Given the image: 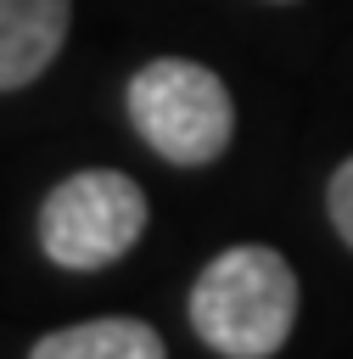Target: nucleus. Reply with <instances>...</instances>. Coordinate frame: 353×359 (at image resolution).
I'll list each match as a JSON object with an SVG mask.
<instances>
[{
	"instance_id": "1",
	"label": "nucleus",
	"mask_w": 353,
	"mask_h": 359,
	"mask_svg": "<svg viewBox=\"0 0 353 359\" xmlns=\"http://www.w3.org/2000/svg\"><path fill=\"white\" fill-rule=\"evenodd\" d=\"M297 325V275L263 247L241 241L202 264L191 286V331L224 359H269Z\"/></svg>"
},
{
	"instance_id": "2",
	"label": "nucleus",
	"mask_w": 353,
	"mask_h": 359,
	"mask_svg": "<svg viewBox=\"0 0 353 359\" xmlns=\"http://www.w3.org/2000/svg\"><path fill=\"white\" fill-rule=\"evenodd\" d=\"M123 107H129L134 135L179 168L219 163L235 135V101L224 90V79L185 56H157V62L134 67Z\"/></svg>"
},
{
	"instance_id": "3",
	"label": "nucleus",
	"mask_w": 353,
	"mask_h": 359,
	"mask_svg": "<svg viewBox=\"0 0 353 359\" xmlns=\"http://www.w3.org/2000/svg\"><path fill=\"white\" fill-rule=\"evenodd\" d=\"M146 230V191L123 168H78L39 202V247L62 269H106Z\"/></svg>"
},
{
	"instance_id": "4",
	"label": "nucleus",
	"mask_w": 353,
	"mask_h": 359,
	"mask_svg": "<svg viewBox=\"0 0 353 359\" xmlns=\"http://www.w3.org/2000/svg\"><path fill=\"white\" fill-rule=\"evenodd\" d=\"M73 0H0V90L34 84L67 45Z\"/></svg>"
},
{
	"instance_id": "5",
	"label": "nucleus",
	"mask_w": 353,
	"mask_h": 359,
	"mask_svg": "<svg viewBox=\"0 0 353 359\" xmlns=\"http://www.w3.org/2000/svg\"><path fill=\"white\" fill-rule=\"evenodd\" d=\"M28 353L34 359H162V337L146 320L106 314V320H78V325L45 331Z\"/></svg>"
},
{
	"instance_id": "6",
	"label": "nucleus",
	"mask_w": 353,
	"mask_h": 359,
	"mask_svg": "<svg viewBox=\"0 0 353 359\" xmlns=\"http://www.w3.org/2000/svg\"><path fill=\"white\" fill-rule=\"evenodd\" d=\"M325 208H331V224H336V236L353 247V157L331 174V185H325Z\"/></svg>"
},
{
	"instance_id": "7",
	"label": "nucleus",
	"mask_w": 353,
	"mask_h": 359,
	"mask_svg": "<svg viewBox=\"0 0 353 359\" xmlns=\"http://www.w3.org/2000/svg\"><path fill=\"white\" fill-rule=\"evenodd\" d=\"M275 6H291V0H275Z\"/></svg>"
}]
</instances>
